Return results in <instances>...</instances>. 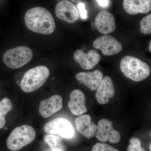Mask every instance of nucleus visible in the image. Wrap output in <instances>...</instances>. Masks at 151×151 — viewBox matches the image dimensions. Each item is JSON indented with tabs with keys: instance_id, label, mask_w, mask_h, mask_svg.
<instances>
[{
	"instance_id": "27",
	"label": "nucleus",
	"mask_w": 151,
	"mask_h": 151,
	"mask_svg": "<svg viewBox=\"0 0 151 151\" xmlns=\"http://www.w3.org/2000/svg\"><path fill=\"white\" fill-rule=\"evenodd\" d=\"M150 150L151 151V144H150Z\"/></svg>"
},
{
	"instance_id": "9",
	"label": "nucleus",
	"mask_w": 151,
	"mask_h": 151,
	"mask_svg": "<svg viewBox=\"0 0 151 151\" xmlns=\"http://www.w3.org/2000/svg\"><path fill=\"white\" fill-rule=\"evenodd\" d=\"M55 14L58 19L68 23H74L79 18L78 10L73 3L68 0H61L58 3Z\"/></svg>"
},
{
	"instance_id": "10",
	"label": "nucleus",
	"mask_w": 151,
	"mask_h": 151,
	"mask_svg": "<svg viewBox=\"0 0 151 151\" xmlns=\"http://www.w3.org/2000/svg\"><path fill=\"white\" fill-rule=\"evenodd\" d=\"M95 26L97 30L103 35L113 32L116 28L114 17L108 11H101L95 18Z\"/></svg>"
},
{
	"instance_id": "25",
	"label": "nucleus",
	"mask_w": 151,
	"mask_h": 151,
	"mask_svg": "<svg viewBox=\"0 0 151 151\" xmlns=\"http://www.w3.org/2000/svg\"><path fill=\"white\" fill-rule=\"evenodd\" d=\"M81 1H82V0H71V1L76 3L81 2Z\"/></svg>"
},
{
	"instance_id": "17",
	"label": "nucleus",
	"mask_w": 151,
	"mask_h": 151,
	"mask_svg": "<svg viewBox=\"0 0 151 151\" xmlns=\"http://www.w3.org/2000/svg\"><path fill=\"white\" fill-rule=\"evenodd\" d=\"M125 11L131 15L147 14L151 10V0H124Z\"/></svg>"
},
{
	"instance_id": "23",
	"label": "nucleus",
	"mask_w": 151,
	"mask_h": 151,
	"mask_svg": "<svg viewBox=\"0 0 151 151\" xmlns=\"http://www.w3.org/2000/svg\"><path fill=\"white\" fill-rule=\"evenodd\" d=\"M78 7L81 18L86 19L87 17V12L85 9V5L84 3H79L78 5Z\"/></svg>"
},
{
	"instance_id": "18",
	"label": "nucleus",
	"mask_w": 151,
	"mask_h": 151,
	"mask_svg": "<svg viewBox=\"0 0 151 151\" xmlns=\"http://www.w3.org/2000/svg\"><path fill=\"white\" fill-rule=\"evenodd\" d=\"M13 108L12 102L7 98H4L0 102V129L4 127L6 122V116Z\"/></svg>"
},
{
	"instance_id": "26",
	"label": "nucleus",
	"mask_w": 151,
	"mask_h": 151,
	"mask_svg": "<svg viewBox=\"0 0 151 151\" xmlns=\"http://www.w3.org/2000/svg\"><path fill=\"white\" fill-rule=\"evenodd\" d=\"M151 42H150V46H149V50H150V52H151Z\"/></svg>"
},
{
	"instance_id": "16",
	"label": "nucleus",
	"mask_w": 151,
	"mask_h": 151,
	"mask_svg": "<svg viewBox=\"0 0 151 151\" xmlns=\"http://www.w3.org/2000/svg\"><path fill=\"white\" fill-rule=\"evenodd\" d=\"M76 79L87 86L91 91L97 90L103 78V73L97 70L93 72H80L77 73Z\"/></svg>"
},
{
	"instance_id": "19",
	"label": "nucleus",
	"mask_w": 151,
	"mask_h": 151,
	"mask_svg": "<svg viewBox=\"0 0 151 151\" xmlns=\"http://www.w3.org/2000/svg\"><path fill=\"white\" fill-rule=\"evenodd\" d=\"M45 141L52 151H64V146L61 139L55 135L47 134L44 138Z\"/></svg>"
},
{
	"instance_id": "13",
	"label": "nucleus",
	"mask_w": 151,
	"mask_h": 151,
	"mask_svg": "<svg viewBox=\"0 0 151 151\" xmlns=\"http://www.w3.org/2000/svg\"><path fill=\"white\" fill-rule=\"evenodd\" d=\"M86 104V97L81 90L75 89L71 92L68 106L73 115L81 116L87 112L88 109Z\"/></svg>"
},
{
	"instance_id": "8",
	"label": "nucleus",
	"mask_w": 151,
	"mask_h": 151,
	"mask_svg": "<svg viewBox=\"0 0 151 151\" xmlns=\"http://www.w3.org/2000/svg\"><path fill=\"white\" fill-rule=\"evenodd\" d=\"M94 48L101 50L104 55L110 56L119 53L122 50V46L115 37L105 35L97 38L93 44Z\"/></svg>"
},
{
	"instance_id": "12",
	"label": "nucleus",
	"mask_w": 151,
	"mask_h": 151,
	"mask_svg": "<svg viewBox=\"0 0 151 151\" xmlns=\"http://www.w3.org/2000/svg\"><path fill=\"white\" fill-rule=\"evenodd\" d=\"M74 59L79 63L81 68L89 70L95 67L100 59V55L96 50H91L86 53L81 50H78L73 55Z\"/></svg>"
},
{
	"instance_id": "15",
	"label": "nucleus",
	"mask_w": 151,
	"mask_h": 151,
	"mask_svg": "<svg viewBox=\"0 0 151 151\" xmlns=\"http://www.w3.org/2000/svg\"><path fill=\"white\" fill-rule=\"evenodd\" d=\"M76 130L87 139L94 137L97 131V125L92 121L91 116L87 114L80 116L75 120Z\"/></svg>"
},
{
	"instance_id": "6",
	"label": "nucleus",
	"mask_w": 151,
	"mask_h": 151,
	"mask_svg": "<svg viewBox=\"0 0 151 151\" xmlns=\"http://www.w3.org/2000/svg\"><path fill=\"white\" fill-rule=\"evenodd\" d=\"M44 130L48 134L58 135L65 139H70L75 134L70 121L63 118H56L47 123Z\"/></svg>"
},
{
	"instance_id": "21",
	"label": "nucleus",
	"mask_w": 151,
	"mask_h": 151,
	"mask_svg": "<svg viewBox=\"0 0 151 151\" xmlns=\"http://www.w3.org/2000/svg\"><path fill=\"white\" fill-rule=\"evenodd\" d=\"M127 151H146L141 146V141L139 138L133 137L129 141Z\"/></svg>"
},
{
	"instance_id": "14",
	"label": "nucleus",
	"mask_w": 151,
	"mask_h": 151,
	"mask_svg": "<svg viewBox=\"0 0 151 151\" xmlns=\"http://www.w3.org/2000/svg\"><path fill=\"white\" fill-rule=\"evenodd\" d=\"M115 95V87L112 79L109 76H105L97 89L95 96L97 102L101 105H105Z\"/></svg>"
},
{
	"instance_id": "20",
	"label": "nucleus",
	"mask_w": 151,
	"mask_h": 151,
	"mask_svg": "<svg viewBox=\"0 0 151 151\" xmlns=\"http://www.w3.org/2000/svg\"><path fill=\"white\" fill-rule=\"evenodd\" d=\"M140 25V31L144 34H149L151 33V14L142 19Z\"/></svg>"
},
{
	"instance_id": "4",
	"label": "nucleus",
	"mask_w": 151,
	"mask_h": 151,
	"mask_svg": "<svg viewBox=\"0 0 151 151\" xmlns=\"http://www.w3.org/2000/svg\"><path fill=\"white\" fill-rule=\"evenodd\" d=\"M36 137L35 130L30 126L23 125L17 127L9 135L7 146L11 151H18L32 142Z\"/></svg>"
},
{
	"instance_id": "22",
	"label": "nucleus",
	"mask_w": 151,
	"mask_h": 151,
	"mask_svg": "<svg viewBox=\"0 0 151 151\" xmlns=\"http://www.w3.org/2000/svg\"><path fill=\"white\" fill-rule=\"evenodd\" d=\"M92 151H119L108 144L98 143L92 147Z\"/></svg>"
},
{
	"instance_id": "24",
	"label": "nucleus",
	"mask_w": 151,
	"mask_h": 151,
	"mask_svg": "<svg viewBox=\"0 0 151 151\" xmlns=\"http://www.w3.org/2000/svg\"><path fill=\"white\" fill-rule=\"evenodd\" d=\"M96 1L101 7L108 8L111 4V0H96Z\"/></svg>"
},
{
	"instance_id": "7",
	"label": "nucleus",
	"mask_w": 151,
	"mask_h": 151,
	"mask_svg": "<svg viewBox=\"0 0 151 151\" xmlns=\"http://www.w3.org/2000/svg\"><path fill=\"white\" fill-rule=\"evenodd\" d=\"M97 127L95 136L98 140L102 142L109 141L113 144H117L121 140L120 133L114 129L113 123L108 119H101Z\"/></svg>"
},
{
	"instance_id": "2",
	"label": "nucleus",
	"mask_w": 151,
	"mask_h": 151,
	"mask_svg": "<svg viewBox=\"0 0 151 151\" xmlns=\"http://www.w3.org/2000/svg\"><path fill=\"white\" fill-rule=\"evenodd\" d=\"M120 69L126 77L137 82L147 78L151 72L150 66L147 63L132 56H126L122 58Z\"/></svg>"
},
{
	"instance_id": "1",
	"label": "nucleus",
	"mask_w": 151,
	"mask_h": 151,
	"mask_svg": "<svg viewBox=\"0 0 151 151\" xmlns=\"http://www.w3.org/2000/svg\"><path fill=\"white\" fill-rule=\"evenodd\" d=\"M24 22L29 29L37 33L50 34L55 29L52 15L46 9L41 7L28 10L25 14Z\"/></svg>"
},
{
	"instance_id": "5",
	"label": "nucleus",
	"mask_w": 151,
	"mask_h": 151,
	"mask_svg": "<svg viewBox=\"0 0 151 151\" xmlns=\"http://www.w3.org/2000/svg\"><path fill=\"white\" fill-rule=\"evenodd\" d=\"M33 57L32 50L26 46H19L11 49L4 52L3 61L6 66L17 69L24 66L31 60Z\"/></svg>"
},
{
	"instance_id": "3",
	"label": "nucleus",
	"mask_w": 151,
	"mask_h": 151,
	"mask_svg": "<svg viewBox=\"0 0 151 151\" xmlns=\"http://www.w3.org/2000/svg\"><path fill=\"white\" fill-rule=\"evenodd\" d=\"M49 75L48 68L43 65L29 69L22 78L20 84L22 90L27 93L34 92L45 84Z\"/></svg>"
},
{
	"instance_id": "11",
	"label": "nucleus",
	"mask_w": 151,
	"mask_h": 151,
	"mask_svg": "<svg viewBox=\"0 0 151 151\" xmlns=\"http://www.w3.org/2000/svg\"><path fill=\"white\" fill-rule=\"evenodd\" d=\"M63 106L61 96L54 95L48 99L41 101L39 112L43 118H49L62 109Z\"/></svg>"
}]
</instances>
